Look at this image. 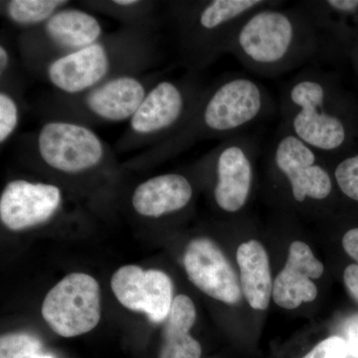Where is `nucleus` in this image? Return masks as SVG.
I'll list each match as a JSON object with an SVG mask.
<instances>
[{
	"mask_svg": "<svg viewBox=\"0 0 358 358\" xmlns=\"http://www.w3.org/2000/svg\"><path fill=\"white\" fill-rule=\"evenodd\" d=\"M37 150L47 166L65 173L89 171L105 157L103 141L92 129L65 121H52L42 127Z\"/></svg>",
	"mask_w": 358,
	"mask_h": 358,
	"instance_id": "obj_9",
	"label": "nucleus"
},
{
	"mask_svg": "<svg viewBox=\"0 0 358 358\" xmlns=\"http://www.w3.org/2000/svg\"><path fill=\"white\" fill-rule=\"evenodd\" d=\"M9 63H10V56H9L8 50L6 46L1 45L0 46V73H1V76L8 68Z\"/></svg>",
	"mask_w": 358,
	"mask_h": 358,
	"instance_id": "obj_29",
	"label": "nucleus"
},
{
	"mask_svg": "<svg viewBox=\"0 0 358 358\" xmlns=\"http://www.w3.org/2000/svg\"><path fill=\"white\" fill-rule=\"evenodd\" d=\"M183 264L188 279L207 296L228 305L241 301L237 275L215 242L204 237L193 239L185 250Z\"/></svg>",
	"mask_w": 358,
	"mask_h": 358,
	"instance_id": "obj_11",
	"label": "nucleus"
},
{
	"mask_svg": "<svg viewBox=\"0 0 358 358\" xmlns=\"http://www.w3.org/2000/svg\"><path fill=\"white\" fill-rule=\"evenodd\" d=\"M334 183L343 195L358 202V152L327 159Z\"/></svg>",
	"mask_w": 358,
	"mask_h": 358,
	"instance_id": "obj_22",
	"label": "nucleus"
},
{
	"mask_svg": "<svg viewBox=\"0 0 358 358\" xmlns=\"http://www.w3.org/2000/svg\"><path fill=\"white\" fill-rule=\"evenodd\" d=\"M324 271V265L313 256L307 244L293 242L286 266L275 278L273 286L275 303L287 310H294L303 303L315 301L317 289L312 280L320 279Z\"/></svg>",
	"mask_w": 358,
	"mask_h": 358,
	"instance_id": "obj_15",
	"label": "nucleus"
},
{
	"mask_svg": "<svg viewBox=\"0 0 358 358\" xmlns=\"http://www.w3.org/2000/svg\"><path fill=\"white\" fill-rule=\"evenodd\" d=\"M45 34L61 50L74 52L98 43L103 28L95 16L76 8H61L45 23Z\"/></svg>",
	"mask_w": 358,
	"mask_h": 358,
	"instance_id": "obj_19",
	"label": "nucleus"
},
{
	"mask_svg": "<svg viewBox=\"0 0 358 358\" xmlns=\"http://www.w3.org/2000/svg\"><path fill=\"white\" fill-rule=\"evenodd\" d=\"M204 91L193 81L159 82L145 96L131 117L136 134L174 131L181 141L192 140V126Z\"/></svg>",
	"mask_w": 358,
	"mask_h": 358,
	"instance_id": "obj_6",
	"label": "nucleus"
},
{
	"mask_svg": "<svg viewBox=\"0 0 358 358\" xmlns=\"http://www.w3.org/2000/svg\"><path fill=\"white\" fill-rule=\"evenodd\" d=\"M110 286L124 308L145 313L155 324L164 322L171 312L173 282L162 271H143L138 266H124L113 275Z\"/></svg>",
	"mask_w": 358,
	"mask_h": 358,
	"instance_id": "obj_10",
	"label": "nucleus"
},
{
	"mask_svg": "<svg viewBox=\"0 0 358 358\" xmlns=\"http://www.w3.org/2000/svg\"><path fill=\"white\" fill-rule=\"evenodd\" d=\"M20 122V109L15 100L6 93H0V143L13 136Z\"/></svg>",
	"mask_w": 358,
	"mask_h": 358,
	"instance_id": "obj_24",
	"label": "nucleus"
},
{
	"mask_svg": "<svg viewBox=\"0 0 358 358\" xmlns=\"http://www.w3.org/2000/svg\"><path fill=\"white\" fill-rule=\"evenodd\" d=\"M147 94L136 78L115 77L92 89L87 95L86 106L103 121L122 122L134 117Z\"/></svg>",
	"mask_w": 358,
	"mask_h": 358,
	"instance_id": "obj_17",
	"label": "nucleus"
},
{
	"mask_svg": "<svg viewBox=\"0 0 358 358\" xmlns=\"http://www.w3.org/2000/svg\"><path fill=\"white\" fill-rule=\"evenodd\" d=\"M274 112V101L263 85L245 75L228 76L204 91L192 136L231 138Z\"/></svg>",
	"mask_w": 358,
	"mask_h": 358,
	"instance_id": "obj_3",
	"label": "nucleus"
},
{
	"mask_svg": "<svg viewBox=\"0 0 358 358\" xmlns=\"http://www.w3.org/2000/svg\"><path fill=\"white\" fill-rule=\"evenodd\" d=\"M114 3L117 6L131 7L138 4V1H136V0H115Z\"/></svg>",
	"mask_w": 358,
	"mask_h": 358,
	"instance_id": "obj_30",
	"label": "nucleus"
},
{
	"mask_svg": "<svg viewBox=\"0 0 358 358\" xmlns=\"http://www.w3.org/2000/svg\"><path fill=\"white\" fill-rule=\"evenodd\" d=\"M346 102L333 75L308 67L285 85L282 124L327 159L343 155L352 136Z\"/></svg>",
	"mask_w": 358,
	"mask_h": 358,
	"instance_id": "obj_2",
	"label": "nucleus"
},
{
	"mask_svg": "<svg viewBox=\"0 0 358 358\" xmlns=\"http://www.w3.org/2000/svg\"><path fill=\"white\" fill-rule=\"evenodd\" d=\"M61 202L62 194L57 186L16 179L1 193L0 219L9 230L28 229L47 222Z\"/></svg>",
	"mask_w": 358,
	"mask_h": 358,
	"instance_id": "obj_12",
	"label": "nucleus"
},
{
	"mask_svg": "<svg viewBox=\"0 0 358 358\" xmlns=\"http://www.w3.org/2000/svg\"><path fill=\"white\" fill-rule=\"evenodd\" d=\"M40 348L41 341L31 334H6L0 338V358H30Z\"/></svg>",
	"mask_w": 358,
	"mask_h": 358,
	"instance_id": "obj_23",
	"label": "nucleus"
},
{
	"mask_svg": "<svg viewBox=\"0 0 358 358\" xmlns=\"http://www.w3.org/2000/svg\"><path fill=\"white\" fill-rule=\"evenodd\" d=\"M242 291L254 310H264L273 294L272 275L267 252L260 242L250 240L237 250Z\"/></svg>",
	"mask_w": 358,
	"mask_h": 358,
	"instance_id": "obj_18",
	"label": "nucleus"
},
{
	"mask_svg": "<svg viewBox=\"0 0 358 358\" xmlns=\"http://www.w3.org/2000/svg\"><path fill=\"white\" fill-rule=\"evenodd\" d=\"M196 320L194 303L185 294L173 299L171 312L162 327L159 358H200L201 345L189 334Z\"/></svg>",
	"mask_w": 358,
	"mask_h": 358,
	"instance_id": "obj_20",
	"label": "nucleus"
},
{
	"mask_svg": "<svg viewBox=\"0 0 358 358\" xmlns=\"http://www.w3.org/2000/svg\"><path fill=\"white\" fill-rule=\"evenodd\" d=\"M42 315L54 333L74 338L95 329L101 320V294L92 275L74 273L50 289Z\"/></svg>",
	"mask_w": 358,
	"mask_h": 358,
	"instance_id": "obj_7",
	"label": "nucleus"
},
{
	"mask_svg": "<svg viewBox=\"0 0 358 358\" xmlns=\"http://www.w3.org/2000/svg\"><path fill=\"white\" fill-rule=\"evenodd\" d=\"M343 246L346 253L358 263V228H352L345 233Z\"/></svg>",
	"mask_w": 358,
	"mask_h": 358,
	"instance_id": "obj_28",
	"label": "nucleus"
},
{
	"mask_svg": "<svg viewBox=\"0 0 358 358\" xmlns=\"http://www.w3.org/2000/svg\"><path fill=\"white\" fill-rule=\"evenodd\" d=\"M343 334L350 355L358 358V315L346 320Z\"/></svg>",
	"mask_w": 358,
	"mask_h": 358,
	"instance_id": "obj_26",
	"label": "nucleus"
},
{
	"mask_svg": "<svg viewBox=\"0 0 358 358\" xmlns=\"http://www.w3.org/2000/svg\"><path fill=\"white\" fill-rule=\"evenodd\" d=\"M259 155L258 140L244 133L226 138L207 155L215 174L214 200L221 210L236 213L246 206Z\"/></svg>",
	"mask_w": 358,
	"mask_h": 358,
	"instance_id": "obj_8",
	"label": "nucleus"
},
{
	"mask_svg": "<svg viewBox=\"0 0 358 358\" xmlns=\"http://www.w3.org/2000/svg\"><path fill=\"white\" fill-rule=\"evenodd\" d=\"M110 69V56L105 45L95 43L63 54L47 68V77L55 88L67 94H79L96 88L105 81Z\"/></svg>",
	"mask_w": 358,
	"mask_h": 358,
	"instance_id": "obj_14",
	"label": "nucleus"
},
{
	"mask_svg": "<svg viewBox=\"0 0 358 358\" xmlns=\"http://www.w3.org/2000/svg\"><path fill=\"white\" fill-rule=\"evenodd\" d=\"M63 0H13L6 6L9 20L20 26L46 23L67 4Z\"/></svg>",
	"mask_w": 358,
	"mask_h": 358,
	"instance_id": "obj_21",
	"label": "nucleus"
},
{
	"mask_svg": "<svg viewBox=\"0 0 358 358\" xmlns=\"http://www.w3.org/2000/svg\"><path fill=\"white\" fill-rule=\"evenodd\" d=\"M228 53L250 72L274 78L320 60V44L298 3L282 7V1H275L242 21Z\"/></svg>",
	"mask_w": 358,
	"mask_h": 358,
	"instance_id": "obj_1",
	"label": "nucleus"
},
{
	"mask_svg": "<svg viewBox=\"0 0 358 358\" xmlns=\"http://www.w3.org/2000/svg\"><path fill=\"white\" fill-rule=\"evenodd\" d=\"M348 355L350 352L345 339L334 336L320 341L319 345L301 358H348Z\"/></svg>",
	"mask_w": 358,
	"mask_h": 358,
	"instance_id": "obj_25",
	"label": "nucleus"
},
{
	"mask_svg": "<svg viewBox=\"0 0 358 358\" xmlns=\"http://www.w3.org/2000/svg\"><path fill=\"white\" fill-rule=\"evenodd\" d=\"M298 6L317 35L320 60L336 55L358 31V0H305Z\"/></svg>",
	"mask_w": 358,
	"mask_h": 358,
	"instance_id": "obj_13",
	"label": "nucleus"
},
{
	"mask_svg": "<svg viewBox=\"0 0 358 358\" xmlns=\"http://www.w3.org/2000/svg\"><path fill=\"white\" fill-rule=\"evenodd\" d=\"M30 358H53V357H52L51 355H38V353H37V355H33V357H31Z\"/></svg>",
	"mask_w": 358,
	"mask_h": 358,
	"instance_id": "obj_31",
	"label": "nucleus"
},
{
	"mask_svg": "<svg viewBox=\"0 0 358 358\" xmlns=\"http://www.w3.org/2000/svg\"><path fill=\"white\" fill-rule=\"evenodd\" d=\"M268 173L287 185L298 205L324 203L333 196L334 179L326 157L280 124L266 152Z\"/></svg>",
	"mask_w": 358,
	"mask_h": 358,
	"instance_id": "obj_5",
	"label": "nucleus"
},
{
	"mask_svg": "<svg viewBox=\"0 0 358 358\" xmlns=\"http://www.w3.org/2000/svg\"><path fill=\"white\" fill-rule=\"evenodd\" d=\"M345 284L350 294H352L353 299L358 303V265L352 264L348 266L343 274Z\"/></svg>",
	"mask_w": 358,
	"mask_h": 358,
	"instance_id": "obj_27",
	"label": "nucleus"
},
{
	"mask_svg": "<svg viewBox=\"0 0 358 358\" xmlns=\"http://www.w3.org/2000/svg\"><path fill=\"white\" fill-rule=\"evenodd\" d=\"M192 197L189 179L182 174L166 173L141 183L134 190L131 204L140 215L159 218L182 210Z\"/></svg>",
	"mask_w": 358,
	"mask_h": 358,
	"instance_id": "obj_16",
	"label": "nucleus"
},
{
	"mask_svg": "<svg viewBox=\"0 0 358 358\" xmlns=\"http://www.w3.org/2000/svg\"><path fill=\"white\" fill-rule=\"evenodd\" d=\"M275 0H211L178 6L181 43L186 62L193 69L210 64L228 53L242 21Z\"/></svg>",
	"mask_w": 358,
	"mask_h": 358,
	"instance_id": "obj_4",
	"label": "nucleus"
}]
</instances>
